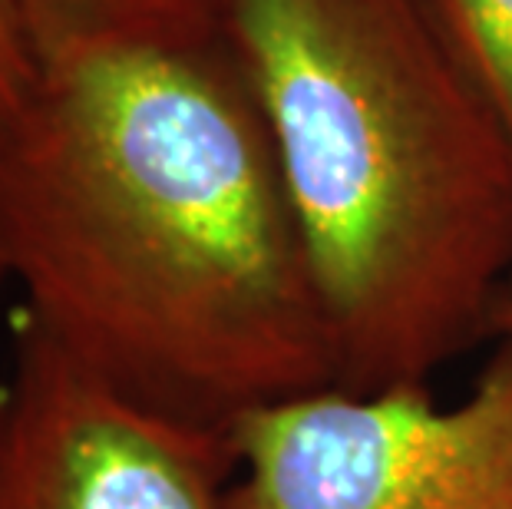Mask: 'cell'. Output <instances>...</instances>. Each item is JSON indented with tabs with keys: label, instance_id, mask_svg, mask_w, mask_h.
Returning <instances> with one entry per match:
<instances>
[{
	"label": "cell",
	"instance_id": "6da1fadb",
	"mask_svg": "<svg viewBox=\"0 0 512 509\" xmlns=\"http://www.w3.org/2000/svg\"><path fill=\"white\" fill-rule=\"evenodd\" d=\"M0 252L27 328L143 404L232 427L337 387L275 146L228 40L40 63L0 126Z\"/></svg>",
	"mask_w": 512,
	"mask_h": 509
},
{
	"label": "cell",
	"instance_id": "7a4b0ae2",
	"mask_svg": "<svg viewBox=\"0 0 512 509\" xmlns=\"http://www.w3.org/2000/svg\"><path fill=\"white\" fill-rule=\"evenodd\" d=\"M337 387L427 384L512 285V143L430 0H232Z\"/></svg>",
	"mask_w": 512,
	"mask_h": 509
},
{
	"label": "cell",
	"instance_id": "3957f363",
	"mask_svg": "<svg viewBox=\"0 0 512 509\" xmlns=\"http://www.w3.org/2000/svg\"><path fill=\"white\" fill-rule=\"evenodd\" d=\"M228 509H512V344L473 391L321 387L228 427Z\"/></svg>",
	"mask_w": 512,
	"mask_h": 509
},
{
	"label": "cell",
	"instance_id": "277c9868",
	"mask_svg": "<svg viewBox=\"0 0 512 509\" xmlns=\"http://www.w3.org/2000/svg\"><path fill=\"white\" fill-rule=\"evenodd\" d=\"M228 427L116 391L24 328L0 407V509H228Z\"/></svg>",
	"mask_w": 512,
	"mask_h": 509
},
{
	"label": "cell",
	"instance_id": "5b68a950",
	"mask_svg": "<svg viewBox=\"0 0 512 509\" xmlns=\"http://www.w3.org/2000/svg\"><path fill=\"white\" fill-rule=\"evenodd\" d=\"M40 63L96 47L225 40L232 0H14Z\"/></svg>",
	"mask_w": 512,
	"mask_h": 509
},
{
	"label": "cell",
	"instance_id": "8992f818",
	"mask_svg": "<svg viewBox=\"0 0 512 509\" xmlns=\"http://www.w3.org/2000/svg\"><path fill=\"white\" fill-rule=\"evenodd\" d=\"M430 10L512 143V0H430Z\"/></svg>",
	"mask_w": 512,
	"mask_h": 509
},
{
	"label": "cell",
	"instance_id": "52a82bcc",
	"mask_svg": "<svg viewBox=\"0 0 512 509\" xmlns=\"http://www.w3.org/2000/svg\"><path fill=\"white\" fill-rule=\"evenodd\" d=\"M40 77V60L34 53L14 0H0V126L24 110Z\"/></svg>",
	"mask_w": 512,
	"mask_h": 509
},
{
	"label": "cell",
	"instance_id": "ba28073f",
	"mask_svg": "<svg viewBox=\"0 0 512 509\" xmlns=\"http://www.w3.org/2000/svg\"><path fill=\"white\" fill-rule=\"evenodd\" d=\"M493 328L503 338V344H512V298H503V305L493 314Z\"/></svg>",
	"mask_w": 512,
	"mask_h": 509
},
{
	"label": "cell",
	"instance_id": "9c48e42d",
	"mask_svg": "<svg viewBox=\"0 0 512 509\" xmlns=\"http://www.w3.org/2000/svg\"><path fill=\"white\" fill-rule=\"evenodd\" d=\"M7 281V268H4V252H0V285Z\"/></svg>",
	"mask_w": 512,
	"mask_h": 509
},
{
	"label": "cell",
	"instance_id": "30bf717a",
	"mask_svg": "<svg viewBox=\"0 0 512 509\" xmlns=\"http://www.w3.org/2000/svg\"><path fill=\"white\" fill-rule=\"evenodd\" d=\"M4 397H7V381H0V407H4Z\"/></svg>",
	"mask_w": 512,
	"mask_h": 509
}]
</instances>
